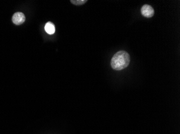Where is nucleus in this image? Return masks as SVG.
<instances>
[{
    "instance_id": "5",
    "label": "nucleus",
    "mask_w": 180,
    "mask_h": 134,
    "mask_svg": "<svg viewBox=\"0 0 180 134\" xmlns=\"http://www.w3.org/2000/svg\"><path fill=\"white\" fill-rule=\"evenodd\" d=\"M87 0H71V2L76 6L82 5L87 2Z\"/></svg>"
},
{
    "instance_id": "3",
    "label": "nucleus",
    "mask_w": 180,
    "mask_h": 134,
    "mask_svg": "<svg viewBox=\"0 0 180 134\" xmlns=\"http://www.w3.org/2000/svg\"><path fill=\"white\" fill-rule=\"evenodd\" d=\"M141 12L142 15L145 17L150 18L153 17L154 15V10L151 6L144 5L141 8Z\"/></svg>"
},
{
    "instance_id": "2",
    "label": "nucleus",
    "mask_w": 180,
    "mask_h": 134,
    "mask_svg": "<svg viewBox=\"0 0 180 134\" xmlns=\"http://www.w3.org/2000/svg\"><path fill=\"white\" fill-rule=\"evenodd\" d=\"M25 21L24 15L21 12H17L13 15L12 17V21L16 25H21Z\"/></svg>"
},
{
    "instance_id": "4",
    "label": "nucleus",
    "mask_w": 180,
    "mask_h": 134,
    "mask_svg": "<svg viewBox=\"0 0 180 134\" xmlns=\"http://www.w3.org/2000/svg\"><path fill=\"white\" fill-rule=\"evenodd\" d=\"M45 30L47 34L52 35L55 32V26L51 22H47L45 25Z\"/></svg>"
},
{
    "instance_id": "1",
    "label": "nucleus",
    "mask_w": 180,
    "mask_h": 134,
    "mask_svg": "<svg viewBox=\"0 0 180 134\" xmlns=\"http://www.w3.org/2000/svg\"><path fill=\"white\" fill-rule=\"evenodd\" d=\"M130 62L128 53L124 50H120L115 53L111 62L112 68L115 70H121L128 67Z\"/></svg>"
}]
</instances>
